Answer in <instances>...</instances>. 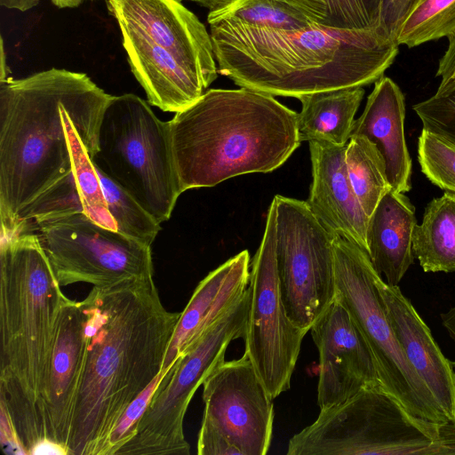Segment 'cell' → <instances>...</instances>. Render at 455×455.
Here are the masks:
<instances>
[{
  "label": "cell",
  "instance_id": "cell-1",
  "mask_svg": "<svg viewBox=\"0 0 455 455\" xmlns=\"http://www.w3.org/2000/svg\"><path fill=\"white\" fill-rule=\"evenodd\" d=\"M84 348L67 455H106L126 408L161 374L180 316L153 275L93 286L79 301Z\"/></svg>",
  "mask_w": 455,
  "mask_h": 455
},
{
  "label": "cell",
  "instance_id": "cell-2",
  "mask_svg": "<svg viewBox=\"0 0 455 455\" xmlns=\"http://www.w3.org/2000/svg\"><path fill=\"white\" fill-rule=\"evenodd\" d=\"M111 95L85 73L52 68L0 80L1 235L66 176L98 151L102 115Z\"/></svg>",
  "mask_w": 455,
  "mask_h": 455
},
{
  "label": "cell",
  "instance_id": "cell-3",
  "mask_svg": "<svg viewBox=\"0 0 455 455\" xmlns=\"http://www.w3.org/2000/svg\"><path fill=\"white\" fill-rule=\"evenodd\" d=\"M220 73L243 88L272 96L365 86L393 64L399 45L380 28L298 29L212 25Z\"/></svg>",
  "mask_w": 455,
  "mask_h": 455
},
{
  "label": "cell",
  "instance_id": "cell-4",
  "mask_svg": "<svg viewBox=\"0 0 455 455\" xmlns=\"http://www.w3.org/2000/svg\"><path fill=\"white\" fill-rule=\"evenodd\" d=\"M67 299L35 231L1 235L0 408L24 454H38L52 443L44 390Z\"/></svg>",
  "mask_w": 455,
  "mask_h": 455
},
{
  "label": "cell",
  "instance_id": "cell-5",
  "mask_svg": "<svg viewBox=\"0 0 455 455\" xmlns=\"http://www.w3.org/2000/svg\"><path fill=\"white\" fill-rule=\"evenodd\" d=\"M169 124L182 192L273 172L301 142L298 113L243 87L207 90Z\"/></svg>",
  "mask_w": 455,
  "mask_h": 455
},
{
  "label": "cell",
  "instance_id": "cell-6",
  "mask_svg": "<svg viewBox=\"0 0 455 455\" xmlns=\"http://www.w3.org/2000/svg\"><path fill=\"white\" fill-rule=\"evenodd\" d=\"M95 167L127 190L159 223L171 218L182 192L169 122L150 104L125 93L110 97L99 129Z\"/></svg>",
  "mask_w": 455,
  "mask_h": 455
},
{
  "label": "cell",
  "instance_id": "cell-7",
  "mask_svg": "<svg viewBox=\"0 0 455 455\" xmlns=\"http://www.w3.org/2000/svg\"><path fill=\"white\" fill-rule=\"evenodd\" d=\"M249 287L242 297L183 354L159 380L134 435L116 455H188L184 418L197 388L225 361L228 345L245 335Z\"/></svg>",
  "mask_w": 455,
  "mask_h": 455
},
{
  "label": "cell",
  "instance_id": "cell-8",
  "mask_svg": "<svg viewBox=\"0 0 455 455\" xmlns=\"http://www.w3.org/2000/svg\"><path fill=\"white\" fill-rule=\"evenodd\" d=\"M333 250L336 299L367 341L382 389L418 417L449 421L395 336L377 286L379 275L367 252L340 236H334Z\"/></svg>",
  "mask_w": 455,
  "mask_h": 455
},
{
  "label": "cell",
  "instance_id": "cell-9",
  "mask_svg": "<svg viewBox=\"0 0 455 455\" xmlns=\"http://www.w3.org/2000/svg\"><path fill=\"white\" fill-rule=\"evenodd\" d=\"M275 260L283 303L305 331L336 298L333 238L306 201L275 196Z\"/></svg>",
  "mask_w": 455,
  "mask_h": 455
},
{
  "label": "cell",
  "instance_id": "cell-10",
  "mask_svg": "<svg viewBox=\"0 0 455 455\" xmlns=\"http://www.w3.org/2000/svg\"><path fill=\"white\" fill-rule=\"evenodd\" d=\"M35 231L60 286L104 287L154 274L151 248L76 212L37 220Z\"/></svg>",
  "mask_w": 455,
  "mask_h": 455
},
{
  "label": "cell",
  "instance_id": "cell-11",
  "mask_svg": "<svg viewBox=\"0 0 455 455\" xmlns=\"http://www.w3.org/2000/svg\"><path fill=\"white\" fill-rule=\"evenodd\" d=\"M199 455H265L274 404L249 355L224 361L203 382Z\"/></svg>",
  "mask_w": 455,
  "mask_h": 455
},
{
  "label": "cell",
  "instance_id": "cell-12",
  "mask_svg": "<svg viewBox=\"0 0 455 455\" xmlns=\"http://www.w3.org/2000/svg\"><path fill=\"white\" fill-rule=\"evenodd\" d=\"M275 203L250 271L245 349L272 399L288 390L307 333L289 318L282 300L275 260Z\"/></svg>",
  "mask_w": 455,
  "mask_h": 455
},
{
  "label": "cell",
  "instance_id": "cell-13",
  "mask_svg": "<svg viewBox=\"0 0 455 455\" xmlns=\"http://www.w3.org/2000/svg\"><path fill=\"white\" fill-rule=\"evenodd\" d=\"M120 30L166 49L209 87L218 68L210 33L180 0H107Z\"/></svg>",
  "mask_w": 455,
  "mask_h": 455
},
{
  "label": "cell",
  "instance_id": "cell-14",
  "mask_svg": "<svg viewBox=\"0 0 455 455\" xmlns=\"http://www.w3.org/2000/svg\"><path fill=\"white\" fill-rule=\"evenodd\" d=\"M310 331L319 353L317 403L320 410L342 403L364 387H381L367 341L336 298Z\"/></svg>",
  "mask_w": 455,
  "mask_h": 455
},
{
  "label": "cell",
  "instance_id": "cell-15",
  "mask_svg": "<svg viewBox=\"0 0 455 455\" xmlns=\"http://www.w3.org/2000/svg\"><path fill=\"white\" fill-rule=\"evenodd\" d=\"M312 183L306 201L319 222L334 236L347 239L367 252L369 217L350 182L346 145L310 140Z\"/></svg>",
  "mask_w": 455,
  "mask_h": 455
},
{
  "label": "cell",
  "instance_id": "cell-16",
  "mask_svg": "<svg viewBox=\"0 0 455 455\" xmlns=\"http://www.w3.org/2000/svg\"><path fill=\"white\" fill-rule=\"evenodd\" d=\"M377 286L395 336L408 362L448 420L455 422V362L443 354L430 329L398 285H390L379 275Z\"/></svg>",
  "mask_w": 455,
  "mask_h": 455
},
{
  "label": "cell",
  "instance_id": "cell-17",
  "mask_svg": "<svg viewBox=\"0 0 455 455\" xmlns=\"http://www.w3.org/2000/svg\"><path fill=\"white\" fill-rule=\"evenodd\" d=\"M84 348V315L68 298L56 323L44 390L49 441L67 455Z\"/></svg>",
  "mask_w": 455,
  "mask_h": 455
},
{
  "label": "cell",
  "instance_id": "cell-18",
  "mask_svg": "<svg viewBox=\"0 0 455 455\" xmlns=\"http://www.w3.org/2000/svg\"><path fill=\"white\" fill-rule=\"evenodd\" d=\"M250 254L243 250L211 271L180 312L161 375L244 293L250 282Z\"/></svg>",
  "mask_w": 455,
  "mask_h": 455
},
{
  "label": "cell",
  "instance_id": "cell-19",
  "mask_svg": "<svg viewBox=\"0 0 455 455\" xmlns=\"http://www.w3.org/2000/svg\"><path fill=\"white\" fill-rule=\"evenodd\" d=\"M120 32L131 71L151 106L177 113L207 91L202 78L169 51L126 30Z\"/></svg>",
  "mask_w": 455,
  "mask_h": 455
},
{
  "label": "cell",
  "instance_id": "cell-20",
  "mask_svg": "<svg viewBox=\"0 0 455 455\" xmlns=\"http://www.w3.org/2000/svg\"><path fill=\"white\" fill-rule=\"evenodd\" d=\"M405 104L400 87L389 77L374 83L363 112L355 120L352 135H362L380 152L392 189H411V160L404 136Z\"/></svg>",
  "mask_w": 455,
  "mask_h": 455
},
{
  "label": "cell",
  "instance_id": "cell-21",
  "mask_svg": "<svg viewBox=\"0 0 455 455\" xmlns=\"http://www.w3.org/2000/svg\"><path fill=\"white\" fill-rule=\"evenodd\" d=\"M415 208L404 195L389 189L369 218L367 254L379 275L398 285L414 261Z\"/></svg>",
  "mask_w": 455,
  "mask_h": 455
},
{
  "label": "cell",
  "instance_id": "cell-22",
  "mask_svg": "<svg viewBox=\"0 0 455 455\" xmlns=\"http://www.w3.org/2000/svg\"><path fill=\"white\" fill-rule=\"evenodd\" d=\"M76 212L84 213L100 225L117 230L97 169L88 154L24 210L14 232L37 220Z\"/></svg>",
  "mask_w": 455,
  "mask_h": 455
},
{
  "label": "cell",
  "instance_id": "cell-23",
  "mask_svg": "<svg viewBox=\"0 0 455 455\" xmlns=\"http://www.w3.org/2000/svg\"><path fill=\"white\" fill-rule=\"evenodd\" d=\"M364 96L362 86L321 91L299 96L298 131L301 141L320 140L346 145L355 116Z\"/></svg>",
  "mask_w": 455,
  "mask_h": 455
},
{
  "label": "cell",
  "instance_id": "cell-24",
  "mask_svg": "<svg viewBox=\"0 0 455 455\" xmlns=\"http://www.w3.org/2000/svg\"><path fill=\"white\" fill-rule=\"evenodd\" d=\"M412 250L425 272H455V193L446 191L427 205Z\"/></svg>",
  "mask_w": 455,
  "mask_h": 455
},
{
  "label": "cell",
  "instance_id": "cell-25",
  "mask_svg": "<svg viewBox=\"0 0 455 455\" xmlns=\"http://www.w3.org/2000/svg\"><path fill=\"white\" fill-rule=\"evenodd\" d=\"M207 21L209 26L236 25L269 29H298L313 23L289 0H233L211 10Z\"/></svg>",
  "mask_w": 455,
  "mask_h": 455
},
{
  "label": "cell",
  "instance_id": "cell-26",
  "mask_svg": "<svg viewBox=\"0 0 455 455\" xmlns=\"http://www.w3.org/2000/svg\"><path fill=\"white\" fill-rule=\"evenodd\" d=\"M345 161L354 191L370 218L381 198L391 189L384 159L375 144L366 137L352 135L347 144Z\"/></svg>",
  "mask_w": 455,
  "mask_h": 455
},
{
  "label": "cell",
  "instance_id": "cell-27",
  "mask_svg": "<svg viewBox=\"0 0 455 455\" xmlns=\"http://www.w3.org/2000/svg\"><path fill=\"white\" fill-rule=\"evenodd\" d=\"M313 23L343 29H371L379 26L381 0H289Z\"/></svg>",
  "mask_w": 455,
  "mask_h": 455
},
{
  "label": "cell",
  "instance_id": "cell-28",
  "mask_svg": "<svg viewBox=\"0 0 455 455\" xmlns=\"http://www.w3.org/2000/svg\"><path fill=\"white\" fill-rule=\"evenodd\" d=\"M455 33V0H417L396 36L409 48Z\"/></svg>",
  "mask_w": 455,
  "mask_h": 455
},
{
  "label": "cell",
  "instance_id": "cell-29",
  "mask_svg": "<svg viewBox=\"0 0 455 455\" xmlns=\"http://www.w3.org/2000/svg\"><path fill=\"white\" fill-rule=\"evenodd\" d=\"M97 172L108 211L116 223L117 231L151 246L161 230V223L127 190L99 169Z\"/></svg>",
  "mask_w": 455,
  "mask_h": 455
},
{
  "label": "cell",
  "instance_id": "cell-30",
  "mask_svg": "<svg viewBox=\"0 0 455 455\" xmlns=\"http://www.w3.org/2000/svg\"><path fill=\"white\" fill-rule=\"evenodd\" d=\"M421 172L441 189L455 193V145L425 130L419 137Z\"/></svg>",
  "mask_w": 455,
  "mask_h": 455
},
{
  "label": "cell",
  "instance_id": "cell-31",
  "mask_svg": "<svg viewBox=\"0 0 455 455\" xmlns=\"http://www.w3.org/2000/svg\"><path fill=\"white\" fill-rule=\"evenodd\" d=\"M423 129L455 145V86L412 107Z\"/></svg>",
  "mask_w": 455,
  "mask_h": 455
},
{
  "label": "cell",
  "instance_id": "cell-32",
  "mask_svg": "<svg viewBox=\"0 0 455 455\" xmlns=\"http://www.w3.org/2000/svg\"><path fill=\"white\" fill-rule=\"evenodd\" d=\"M162 377L159 374L126 408L110 434L106 455H116L117 451L134 435L139 420Z\"/></svg>",
  "mask_w": 455,
  "mask_h": 455
},
{
  "label": "cell",
  "instance_id": "cell-33",
  "mask_svg": "<svg viewBox=\"0 0 455 455\" xmlns=\"http://www.w3.org/2000/svg\"><path fill=\"white\" fill-rule=\"evenodd\" d=\"M417 0H381L379 28L396 42V36Z\"/></svg>",
  "mask_w": 455,
  "mask_h": 455
},
{
  "label": "cell",
  "instance_id": "cell-34",
  "mask_svg": "<svg viewBox=\"0 0 455 455\" xmlns=\"http://www.w3.org/2000/svg\"><path fill=\"white\" fill-rule=\"evenodd\" d=\"M448 39V47L439 60L435 75L441 78L436 92H442L455 86V33Z\"/></svg>",
  "mask_w": 455,
  "mask_h": 455
},
{
  "label": "cell",
  "instance_id": "cell-35",
  "mask_svg": "<svg viewBox=\"0 0 455 455\" xmlns=\"http://www.w3.org/2000/svg\"><path fill=\"white\" fill-rule=\"evenodd\" d=\"M40 0H0V4L7 9L26 12L36 7Z\"/></svg>",
  "mask_w": 455,
  "mask_h": 455
},
{
  "label": "cell",
  "instance_id": "cell-36",
  "mask_svg": "<svg viewBox=\"0 0 455 455\" xmlns=\"http://www.w3.org/2000/svg\"><path fill=\"white\" fill-rule=\"evenodd\" d=\"M441 320L450 337L455 340V306L443 313Z\"/></svg>",
  "mask_w": 455,
  "mask_h": 455
},
{
  "label": "cell",
  "instance_id": "cell-37",
  "mask_svg": "<svg viewBox=\"0 0 455 455\" xmlns=\"http://www.w3.org/2000/svg\"><path fill=\"white\" fill-rule=\"evenodd\" d=\"M211 10L218 9L233 0H188Z\"/></svg>",
  "mask_w": 455,
  "mask_h": 455
},
{
  "label": "cell",
  "instance_id": "cell-38",
  "mask_svg": "<svg viewBox=\"0 0 455 455\" xmlns=\"http://www.w3.org/2000/svg\"><path fill=\"white\" fill-rule=\"evenodd\" d=\"M0 80L6 79L9 77L10 70L8 68L7 63H6V57H5V52H4V40L1 36V67H0Z\"/></svg>",
  "mask_w": 455,
  "mask_h": 455
},
{
  "label": "cell",
  "instance_id": "cell-39",
  "mask_svg": "<svg viewBox=\"0 0 455 455\" xmlns=\"http://www.w3.org/2000/svg\"><path fill=\"white\" fill-rule=\"evenodd\" d=\"M51 2L58 8H76L78 7L82 0H51Z\"/></svg>",
  "mask_w": 455,
  "mask_h": 455
},
{
  "label": "cell",
  "instance_id": "cell-40",
  "mask_svg": "<svg viewBox=\"0 0 455 455\" xmlns=\"http://www.w3.org/2000/svg\"><path fill=\"white\" fill-rule=\"evenodd\" d=\"M82 1H84V0H82Z\"/></svg>",
  "mask_w": 455,
  "mask_h": 455
}]
</instances>
